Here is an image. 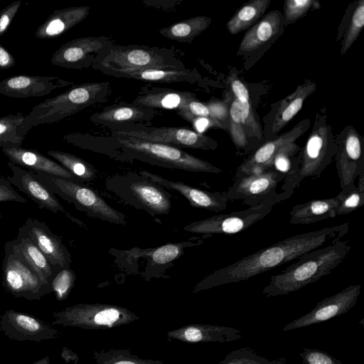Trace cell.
I'll use <instances>...</instances> for the list:
<instances>
[{
  "label": "cell",
  "instance_id": "35",
  "mask_svg": "<svg viewBox=\"0 0 364 364\" xmlns=\"http://www.w3.org/2000/svg\"><path fill=\"white\" fill-rule=\"evenodd\" d=\"M270 4V0H252L240 7L226 23L230 33L235 35L247 30L260 20Z\"/></svg>",
  "mask_w": 364,
  "mask_h": 364
},
{
  "label": "cell",
  "instance_id": "47",
  "mask_svg": "<svg viewBox=\"0 0 364 364\" xmlns=\"http://www.w3.org/2000/svg\"><path fill=\"white\" fill-rule=\"evenodd\" d=\"M303 357L307 364H336L332 357L319 350H308L303 353Z\"/></svg>",
  "mask_w": 364,
  "mask_h": 364
},
{
  "label": "cell",
  "instance_id": "1",
  "mask_svg": "<svg viewBox=\"0 0 364 364\" xmlns=\"http://www.w3.org/2000/svg\"><path fill=\"white\" fill-rule=\"evenodd\" d=\"M348 223L293 235L247 255L206 276L201 289L240 282L270 271L301 256L334 243L348 233Z\"/></svg>",
  "mask_w": 364,
  "mask_h": 364
},
{
  "label": "cell",
  "instance_id": "13",
  "mask_svg": "<svg viewBox=\"0 0 364 364\" xmlns=\"http://www.w3.org/2000/svg\"><path fill=\"white\" fill-rule=\"evenodd\" d=\"M113 45L105 36H87L73 39L62 45L51 57L54 65L81 70L97 63Z\"/></svg>",
  "mask_w": 364,
  "mask_h": 364
},
{
  "label": "cell",
  "instance_id": "50",
  "mask_svg": "<svg viewBox=\"0 0 364 364\" xmlns=\"http://www.w3.org/2000/svg\"><path fill=\"white\" fill-rule=\"evenodd\" d=\"M16 60L2 45L0 44V69L6 70L14 66Z\"/></svg>",
  "mask_w": 364,
  "mask_h": 364
},
{
  "label": "cell",
  "instance_id": "46",
  "mask_svg": "<svg viewBox=\"0 0 364 364\" xmlns=\"http://www.w3.org/2000/svg\"><path fill=\"white\" fill-rule=\"evenodd\" d=\"M228 82L235 98L243 102H250L247 88L235 73L228 76Z\"/></svg>",
  "mask_w": 364,
  "mask_h": 364
},
{
  "label": "cell",
  "instance_id": "9",
  "mask_svg": "<svg viewBox=\"0 0 364 364\" xmlns=\"http://www.w3.org/2000/svg\"><path fill=\"white\" fill-rule=\"evenodd\" d=\"M2 284L15 297L27 300H40L51 292L46 283L34 267L12 245L11 240L4 245L2 263Z\"/></svg>",
  "mask_w": 364,
  "mask_h": 364
},
{
  "label": "cell",
  "instance_id": "22",
  "mask_svg": "<svg viewBox=\"0 0 364 364\" xmlns=\"http://www.w3.org/2000/svg\"><path fill=\"white\" fill-rule=\"evenodd\" d=\"M284 27L282 13L277 10L269 11L246 31L237 54L252 53L274 42L282 35Z\"/></svg>",
  "mask_w": 364,
  "mask_h": 364
},
{
  "label": "cell",
  "instance_id": "24",
  "mask_svg": "<svg viewBox=\"0 0 364 364\" xmlns=\"http://www.w3.org/2000/svg\"><path fill=\"white\" fill-rule=\"evenodd\" d=\"M2 151L11 163L27 170L79 182L76 177L56 161L44 156L35 149L20 146L3 148Z\"/></svg>",
  "mask_w": 364,
  "mask_h": 364
},
{
  "label": "cell",
  "instance_id": "8",
  "mask_svg": "<svg viewBox=\"0 0 364 364\" xmlns=\"http://www.w3.org/2000/svg\"><path fill=\"white\" fill-rule=\"evenodd\" d=\"M35 174L52 193L73 203L76 209L85 213L90 217L116 225L127 223L122 213L110 206L95 190L82 183L46 173Z\"/></svg>",
  "mask_w": 364,
  "mask_h": 364
},
{
  "label": "cell",
  "instance_id": "27",
  "mask_svg": "<svg viewBox=\"0 0 364 364\" xmlns=\"http://www.w3.org/2000/svg\"><path fill=\"white\" fill-rule=\"evenodd\" d=\"M88 6H71L58 9L48 17L35 33L38 38H51L63 34L84 21L90 14Z\"/></svg>",
  "mask_w": 364,
  "mask_h": 364
},
{
  "label": "cell",
  "instance_id": "40",
  "mask_svg": "<svg viewBox=\"0 0 364 364\" xmlns=\"http://www.w3.org/2000/svg\"><path fill=\"white\" fill-rule=\"evenodd\" d=\"M76 276L73 269L65 268L60 270L50 282L51 291L58 301L65 299L71 290Z\"/></svg>",
  "mask_w": 364,
  "mask_h": 364
},
{
  "label": "cell",
  "instance_id": "29",
  "mask_svg": "<svg viewBox=\"0 0 364 364\" xmlns=\"http://www.w3.org/2000/svg\"><path fill=\"white\" fill-rule=\"evenodd\" d=\"M316 89V82L306 80L299 85L290 95L279 102V106L274 116L269 137H276L277 134L292 119L302 108L306 99Z\"/></svg>",
  "mask_w": 364,
  "mask_h": 364
},
{
  "label": "cell",
  "instance_id": "34",
  "mask_svg": "<svg viewBox=\"0 0 364 364\" xmlns=\"http://www.w3.org/2000/svg\"><path fill=\"white\" fill-rule=\"evenodd\" d=\"M212 19L205 16L191 17L159 30L166 38L181 43H191L210 25Z\"/></svg>",
  "mask_w": 364,
  "mask_h": 364
},
{
  "label": "cell",
  "instance_id": "6",
  "mask_svg": "<svg viewBox=\"0 0 364 364\" xmlns=\"http://www.w3.org/2000/svg\"><path fill=\"white\" fill-rule=\"evenodd\" d=\"M105 187L124 203L153 216L170 212L173 195L139 173L112 176L106 180Z\"/></svg>",
  "mask_w": 364,
  "mask_h": 364
},
{
  "label": "cell",
  "instance_id": "30",
  "mask_svg": "<svg viewBox=\"0 0 364 364\" xmlns=\"http://www.w3.org/2000/svg\"><path fill=\"white\" fill-rule=\"evenodd\" d=\"M338 196L324 199H314L292 207L289 223L292 225H309L336 215Z\"/></svg>",
  "mask_w": 364,
  "mask_h": 364
},
{
  "label": "cell",
  "instance_id": "7",
  "mask_svg": "<svg viewBox=\"0 0 364 364\" xmlns=\"http://www.w3.org/2000/svg\"><path fill=\"white\" fill-rule=\"evenodd\" d=\"M173 50L143 45H112L92 68L101 72L184 68Z\"/></svg>",
  "mask_w": 364,
  "mask_h": 364
},
{
  "label": "cell",
  "instance_id": "39",
  "mask_svg": "<svg viewBox=\"0 0 364 364\" xmlns=\"http://www.w3.org/2000/svg\"><path fill=\"white\" fill-rule=\"evenodd\" d=\"M301 148L295 143H291L280 149L274 156L272 168L285 174L290 173L296 164V156Z\"/></svg>",
  "mask_w": 364,
  "mask_h": 364
},
{
  "label": "cell",
  "instance_id": "48",
  "mask_svg": "<svg viewBox=\"0 0 364 364\" xmlns=\"http://www.w3.org/2000/svg\"><path fill=\"white\" fill-rule=\"evenodd\" d=\"M188 121L194 125L197 132L200 134H203L205 130L212 127L225 129L224 127L220 122L210 117H193Z\"/></svg>",
  "mask_w": 364,
  "mask_h": 364
},
{
  "label": "cell",
  "instance_id": "41",
  "mask_svg": "<svg viewBox=\"0 0 364 364\" xmlns=\"http://www.w3.org/2000/svg\"><path fill=\"white\" fill-rule=\"evenodd\" d=\"M337 196L339 201L336 215L350 213L364 205V191L360 190L357 186L349 191H341Z\"/></svg>",
  "mask_w": 364,
  "mask_h": 364
},
{
  "label": "cell",
  "instance_id": "38",
  "mask_svg": "<svg viewBox=\"0 0 364 364\" xmlns=\"http://www.w3.org/2000/svg\"><path fill=\"white\" fill-rule=\"evenodd\" d=\"M320 8V3L316 0L285 1L282 14L284 26L295 23L304 17L310 10Z\"/></svg>",
  "mask_w": 364,
  "mask_h": 364
},
{
  "label": "cell",
  "instance_id": "4",
  "mask_svg": "<svg viewBox=\"0 0 364 364\" xmlns=\"http://www.w3.org/2000/svg\"><path fill=\"white\" fill-rule=\"evenodd\" d=\"M108 82H87L73 86L68 90L35 105L26 114L23 126L33 127L58 122L92 105L105 100L110 92Z\"/></svg>",
  "mask_w": 364,
  "mask_h": 364
},
{
  "label": "cell",
  "instance_id": "20",
  "mask_svg": "<svg viewBox=\"0 0 364 364\" xmlns=\"http://www.w3.org/2000/svg\"><path fill=\"white\" fill-rule=\"evenodd\" d=\"M139 173L153 181L165 189L179 193L188 200L190 205L193 208L217 213L226 209L228 206L229 200L225 192L204 191L181 181L168 180L146 170H141Z\"/></svg>",
  "mask_w": 364,
  "mask_h": 364
},
{
  "label": "cell",
  "instance_id": "37",
  "mask_svg": "<svg viewBox=\"0 0 364 364\" xmlns=\"http://www.w3.org/2000/svg\"><path fill=\"white\" fill-rule=\"evenodd\" d=\"M47 154L71 173L80 183L90 182L97 178L96 168L74 154L56 150H49Z\"/></svg>",
  "mask_w": 364,
  "mask_h": 364
},
{
  "label": "cell",
  "instance_id": "31",
  "mask_svg": "<svg viewBox=\"0 0 364 364\" xmlns=\"http://www.w3.org/2000/svg\"><path fill=\"white\" fill-rule=\"evenodd\" d=\"M203 239H198L196 241H185L178 242H168L162 246L141 249L133 247L128 250H122L123 255L129 259L144 257L151 261V265L173 264L172 262L181 257L186 248L198 245L203 242Z\"/></svg>",
  "mask_w": 364,
  "mask_h": 364
},
{
  "label": "cell",
  "instance_id": "49",
  "mask_svg": "<svg viewBox=\"0 0 364 364\" xmlns=\"http://www.w3.org/2000/svg\"><path fill=\"white\" fill-rule=\"evenodd\" d=\"M119 316V312L114 308H109L99 311L95 316V322L99 325H112Z\"/></svg>",
  "mask_w": 364,
  "mask_h": 364
},
{
  "label": "cell",
  "instance_id": "26",
  "mask_svg": "<svg viewBox=\"0 0 364 364\" xmlns=\"http://www.w3.org/2000/svg\"><path fill=\"white\" fill-rule=\"evenodd\" d=\"M196 98L193 93L188 91L146 87L139 91L132 104L154 109H176L178 112Z\"/></svg>",
  "mask_w": 364,
  "mask_h": 364
},
{
  "label": "cell",
  "instance_id": "36",
  "mask_svg": "<svg viewBox=\"0 0 364 364\" xmlns=\"http://www.w3.org/2000/svg\"><path fill=\"white\" fill-rule=\"evenodd\" d=\"M25 117L21 112L0 117V148L21 146L29 132L23 124Z\"/></svg>",
  "mask_w": 364,
  "mask_h": 364
},
{
  "label": "cell",
  "instance_id": "10",
  "mask_svg": "<svg viewBox=\"0 0 364 364\" xmlns=\"http://www.w3.org/2000/svg\"><path fill=\"white\" fill-rule=\"evenodd\" d=\"M286 175L273 168L244 175L235 181L226 193L229 200H242L250 207L264 204L273 200L281 202L291 196L287 192L277 193L276 188Z\"/></svg>",
  "mask_w": 364,
  "mask_h": 364
},
{
  "label": "cell",
  "instance_id": "52",
  "mask_svg": "<svg viewBox=\"0 0 364 364\" xmlns=\"http://www.w3.org/2000/svg\"><path fill=\"white\" fill-rule=\"evenodd\" d=\"M360 190L364 191V173L358 176V186H357Z\"/></svg>",
  "mask_w": 364,
  "mask_h": 364
},
{
  "label": "cell",
  "instance_id": "44",
  "mask_svg": "<svg viewBox=\"0 0 364 364\" xmlns=\"http://www.w3.org/2000/svg\"><path fill=\"white\" fill-rule=\"evenodd\" d=\"M205 105L210 111V117L220 122L225 129L227 130L222 122H225L227 119L229 120L230 104L229 105L228 101H211L205 103Z\"/></svg>",
  "mask_w": 364,
  "mask_h": 364
},
{
  "label": "cell",
  "instance_id": "11",
  "mask_svg": "<svg viewBox=\"0 0 364 364\" xmlns=\"http://www.w3.org/2000/svg\"><path fill=\"white\" fill-rule=\"evenodd\" d=\"M280 202L279 200H273L264 204L250 207L244 210L215 215L192 222L185 225L183 230L191 233L202 235L203 239L215 234H235L245 230L262 220L272 211L274 205Z\"/></svg>",
  "mask_w": 364,
  "mask_h": 364
},
{
  "label": "cell",
  "instance_id": "23",
  "mask_svg": "<svg viewBox=\"0 0 364 364\" xmlns=\"http://www.w3.org/2000/svg\"><path fill=\"white\" fill-rule=\"evenodd\" d=\"M156 113V109L151 108L132 103H121L105 107L100 112L93 114L90 119L95 123L119 129L147 122L151 120Z\"/></svg>",
  "mask_w": 364,
  "mask_h": 364
},
{
  "label": "cell",
  "instance_id": "18",
  "mask_svg": "<svg viewBox=\"0 0 364 364\" xmlns=\"http://www.w3.org/2000/svg\"><path fill=\"white\" fill-rule=\"evenodd\" d=\"M0 329L16 341L39 343L56 337L57 331L48 323L23 312L6 310L0 316Z\"/></svg>",
  "mask_w": 364,
  "mask_h": 364
},
{
  "label": "cell",
  "instance_id": "3",
  "mask_svg": "<svg viewBox=\"0 0 364 364\" xmlns=\"http://www.w3.org/2000/svg\"><path fill=\"white\" fill-rule=\"evenodd\" d=\"M337 149L336 136L327 122L323 107L316 114L312 130L305 145L296 156L295 166L283 180L281 191L291 196L305 178H318L332 162Z\"/></svg>",
  "mask_w": 364,
  "mask_h": 364
},
{
  "label": "cell",
  "instance_id": "54",
  "mask_svg": "<svg viewBox=\"0 0 364 364\" xmlns=\"http://www.w3.org/2000/svg\"><path fill=\"white\" fill-rule=\"evenodd\" d=\"M114 364H135V363L133 362H131V361H120V362L116 363Z\"/></svg>",
  "mask_w": 364,
  "mask_h": 364
},
{
  "label": "cell",
  "instance_id": "5",
  "mask_svg": "<svg viewBox=\"0 0 364 364\" xmlns=\"http://www.w3.org/2000/svg\"><path fill=\"white\" fill-rule=\"evenodd\" d=\"M115 141L133 157L167 168L190 172L219 173L222 169L181 148L164 144L114 136Z\"/></svg>",
  "mask_w": 364,
  "mask_h": 364
},
{
  "label": "cell",
  "instance_id": "21",
  "mask_svg": "<svg viewBox=\"0 0 364 364\" xmlns=\"http://www.w3.org/2000/svg\"><path fill=\"white\" fill-rule=\"evenodd\" d=\"M72 82L53 76L19 75L0 81V94L9 97H43Z\"/></svg>",
  "mask_w": 364,
  "mask_h": 364
},
{
  "label": "cell",
  "instance_id": "19",
  "mask_svg": "<svg viewBox=\"0 0 364 364\" xmlns=\"http://www.w3.org/2000/svg\"><path fill=\"white\" fill-rule=\"evenodd\" d=\"M21 228L44 254L57 272L62 269L70 267L72 259L68 248L46 223L38 219L29 218Z\"/></svg>",
  "mask_w": 364,
  "mask_h": 364
},
{
  "label": "cell",
  "instance_id": "17",
  "mask_svg": "<svg viewBox=\"0 0 364 364\" xmlns=\"http://www.w3.org/2000/svg\"><path fill=\"white\" fill-rule=\"evenodd\" d=\"M310 124V119H304L290 130L262 144L237 167L234 178L272 168V161L276 154L286 146L294 143L306 132Z\"/></svg>",
  "mask_w": 364,
  "mask_h": 364
},
{
  "label": "cell",
  "instance_id": "43",
  "mask_svg": "<svg viewBox=\"0 0 364 364\" xmlns=\"http://www.w3.org/2000/svg\"><path fill=\"white\" fill-rule=\"evenodd\" d=\"M11 201L25 203L28 200L20 195L6 178L0 177V202ZM0 218H1V213Z\"/></svg>",
  "mask_w": 364,
  "mask_h": 364
},
{
  "label": "cell",
  "instance_id": "14",
  "mask_svg": "<svg viewBox=\"0 0 364 364\" xmlns=\"http://www.w3.org/2000/svg\"><path fill=\"white\" fill-rule=\"evenodd\" d=\"M337 152L334 156L341 191L355 188V178L364 173L363 141L351 125L346 126L336 136Z\"/></svg>",
  "mask_w": 364,
  "mask_h": 364
},
{
  "label": "cell",
  "instance_id": "53",
  "mask_svg": "<svg viewBox=\"0 0 364 364\" xmlns=\"http://www.w3.org/2000/svg\"><path fill=\"white\" fill-rule=\"evenodd\" d=\"M50 363V358H49V356L47 355L43 358H41L36 361H35L34 363H31V364H49Z\"/></svg>",
  "mask_w": 364,
  "mask_h": 364
},
{
  "label": "cell",
  "instance_id": "33",
  "mask_svg": "<svg viewBox=\"0 0 364 364\" xmlns=\"http://www.w3.org/2000/svg\"><path fill=\"white\" fill-rule=\"evenodd\" d=\"M364 26V0L350 4L338 29L336 41L342 38L341 54H345L358 38Z\"/></svg>",
  "mask_w": 364,
  "mask_h": 364
},
{
  "label": "cell",
  "instance_id": "45",
  "mask_svg": "<svg viewBox=\"0 0 364 364\" xmlns=\"http://www.w3.org/2000/svg\"><path fill=\"white\" fill-rule=\"evenodd\" d=\"M21 5V0L14 1L0 11V38L7 31Z\"/></svg>",
  "mask_w": 364,
  "mask_h": 364
},
{
  "label": "cell",
  "instance_id": "42",
  "mask_svg": "<svg viewBox=\"0 0 364 364\" xmlns=\"http://www.w3.org/2000/svg\"><path fill=\"white\" fill-rule=\"evenodd\" d=\"M177 113L187 121L193 117H210L206 105L196 98L189 102L183 109L178 111Z\"/></svg>",
  "mask_w": 364,
  "mask_h": 364
},
{
  "label": "cell",
  "instance_id": "2",
  "mask_svg": "<svg viewBox=\"0 0 364 364\" xmlns=\"http://www.w3.org/2000/svg\"><path fill=\"white\" fill-rule=\"evenodd\" d=\"M350 250L348 241L338 240L301 256L284 270L272 276L262 294L266 296L286 295L317 282L338 267Z\"/></svg>",
  "mask_w": 364,
  "mask_h": 364
},
{
  "label": "cell",
  "instance_id": "25",
  "mask_svg": "<svg viewBox=\"0 0 364 364\" xmlns=\"http://www.w3.org/2000/svg\"><path fill=\"white\" fill-rule=\"evenodd\" d=\"M247 129H251L258 140H262V135L259 125L256 123L250 102L240 101L234 97L230 105L228 130L238 151H249Z\"/></svg>",
  "mask_w": 364,
  "mask_h": 364
},
{
  "label": "cell",
  "instance_id": "51",
  "mask_svg": "<svg viewBox=\"0 0 364 364\" xmlns=\"http://www.w3.org/2000/svg\"><path fill=\"white\" fill-rule=\"evenodd\" d=\"M185 338L191 342H198L203 339L202 331L196 327H189L185 331Z\"/></svg>",
  "mask_w": 364,
  "mask_h": 364
},
{
  "label": "cell",
  "instance_id": "28",
  "mask_svg": "<svg viewBox=\"0 0 364 364\" xmlns=\"http://www.w3.org/2000/svg\"><path fill=\"white\" fill-rule=\"evenodd\" d=\"M103 73L116 77L131 78L151 82H193L196 73L184 68H146L133 70H108Z\"/></svg>",
  "mask_w": 364,
  "mask_h": 364
},
{
  "label": "cell",
  "instance_id": "12",
  "mask_svg": "<svg viewBox=\"0 0 364 364\" xmlns=\"http://www.w3.org/2000/svg\"><path fill=\"white\" fill-rule=\"evenodd\" d=\"M113 135L129 136L178 148L186 147L213 151L218 147V142L213 139L185 127L132 126L115 129Z\"/></svg>",
  "mask_w": 364,
  "mask_h": 364
},
{
  "label": "cell",
  "instance_id": "16",
  "mask_svg": "<svg viewBox=\"0 0 364 364\" xmlns=\"http://www.w3.org/2000/svg\"><path fill=\"white\" fill-rule=\"evenodd\" d=\"M361 285H350L338 293L323 299L306 314L288 323L283 331H291L321 323L342 315L352 309L360 294Z\"/></svg>",
  "mask_w": 364,
  "mask_h": 364
},
{
  "label": "cell",
  "instance_id": "32",
  "mask_svg": "<svg viewBox=\"0 0 364 364\" xmlns=\"http://www.w3.org/2000/svg\"><path fill=\"white\" fill-rule=\"evenodd\" d=\"M11 242L14 247L34 267L42 279L50 285L52 279L58 272L21 227L18 229L16 237Z\"/></svg>",
  "mask_w": 364,
  "mask_h": 364
},
{
  "label": "cell",
  "instance_id": "15",
  "mask_svg": "<svg viewBox=\"0 0 364 364\" xmlns=\"http://www.w3.org/2000/svg\"><path fill=\"white\" fill-rule=\"evenodd\" d=\"M7 166L11 171V175L6 179L18 191L27 196L42 209H47L54 213H60L68 219L80 227L85 224L79 219L71 215L60 203L55 195L48 190L36 177L34 172L15 165L10 161Z\"/></svg>",
  "mask_w": 364,
  "mask_h": 364
}]
</instances>
